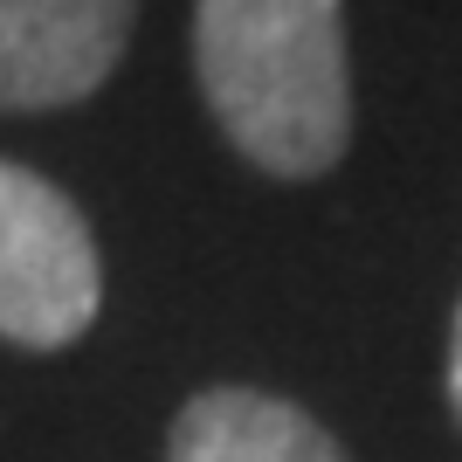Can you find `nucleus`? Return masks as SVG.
<instances>
[{"label": "nucleus", "instance_id": "20e7f679", "mask_svg": "<svg viewBox=\"0 0 462 462\" xmlns=\"http://www.w3.org/2000/svg\"><path fill=\"white\" fill-rule=\"evenodd\" d=\"M166 462H346V448L276 393L208 386L173 414Z\"/></svg>", "mask_w": 462, "mask_h": 462}, {"label": "nucleus", "instance_id": "f03ea898", "mask_svg": "<svg viewBox=\"0 0 462 462\" xmlns=\"http://www.w3.org/2000/svg\"><path fill=\"white\" fill-rule=\"evenodd\" d=\"M104 263L83 208L35 166L0 159V338L62 352L97 325Z\"/></svg>", "mask_w": 462, "mask_h": 462}, {"label": "nucleus", "instance_id": "39448f33", "mask_svg": "<svg viewBox=\"0 0 462 462\" xmlns=\"http://www.w3.org/2000/svg\"><path fill=\"white\" fill-rule=\"evenodd\" d=\"M448 401H456V421H462V304H456V331H448Z\"/></svg>", "mask_w": 462, "mask_h": 462}, {"label": "nucleus", "instance_id": "f257e3e1", "mask_svg": "<svg viewBox=\"0 0 462 462\" xmlns=\"http://www.w3.org/2000/svg\"><path fill=\"white\" fill-rule=\"evenodd\" d=\"M193 77L249 166L318 180L346 159V0H193Z\"/></svg>", "mask_w": 462, "mask_h": 462}, {"label": "nucleus", "instance_id": "7ed1b4c3", "mask_svg": "<svg viewBox=\"0 0 462 462\" xmlns=\"http://www.w3.org/2000/svg\"><path fill=\"white\" fill-rule=\"evenodd\" d=\"M138 0H0V111H62L104 90Z\"/></svg>", "mask_w": 462, "mask_h": 462}]
</instances>
